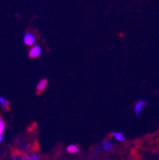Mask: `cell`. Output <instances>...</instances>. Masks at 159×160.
Returning a JSON list of instances; mask_svg holds the SVG:
<instances>
[{"instance_id":"9c48e42d","label":"cell","mask_w":159,"mask_h":160,"mask_svg":"<svg viewBox=\"0 0 159 160\" xmlns=\"http://www.w3.org/2000/svg\"><path fill=\"white\" fill-rule=\"evenodd\" d=\"M5 122L2 120L1 116H0V134H3V132L5 131Z\"/></svg>"},{"instance_id":"30bf717a","label":"cell","mask_w":159,"mask_h":160,"mask_svg":"<svg viewBox=\"0 0 159 160\" xmlns=\"http://www.w3.org/2000/svg\"><path fill=\"white\" fill-rule=\"evenodd\" d=\"M30 159H34V160H38V159H40V156H39L38 154H35V153H32V154H30L29 155Z\"/></svg>"},{"instance_id":"ba28073f","label":"cell","mask_w":159,"mask_h":160,"mask_svg":"<svg viewBox=\"0 0 159 160\" xmlns=\"http://www.w3.org/2000/svg\"><path fill=\"white\" fill-rule=\"evenodd\" d=\"M67 152L74 154V153H77L79 151V148L77 146H75V145H69L67 148Z\"/></svg>"},{"instance_id":"277c9868","label":"cell","mask_w":159,"mask_h":160,"mask_svg":"<svg viewBox=\"0 0 159 160\" xmlns=\"http://www.w3.org/2000/svg\"><path fill=\"white\" fill-rule=\"evenodd\" d=\"M47 84H48V81H47V79H46V78L41 79V80H40V82H39L38 85H37V88H36L37 94H41V93L45 90V88L47 87Z\"/></svg>"},{"instance_id":"5b68a950","label":"cell","mask_w":159,"mask_h":160,"mask_svg":"<svg viewBox=\"0 0 159 160\" xmlns=\"http://www.w3.org/2000/svg\"><path fill=\"white\" fill-rule=\"evenodd\" d=\"M0 105H1V108L3 109H6V110H10V107H9V101L2 98L1 96H0Z\"/></svg>"},{"instance_id":"8992f818","label":"cell","mask_w":159,"mask_h":160,"mask_svg":"<svg viewBox=\"0 0 159 160\" xmlns=\"http://www.w3.org/2000/svg\"><path fill=\"white\" fill-rule=\"evenodd\" d=\"M112 136H113V138L116 141H118V142H124L126 140L125 136L121 132H113L112 133Z\"/></svg>"},{"instance_id":"8fae6325","label":"cell","mask_w":159,"mask_h":160,"mask_svg":"<svg viewBox=\"0 0 159 160\" xmlns=\"http://www.w3.org/2000/svg\"><path fill=\"white\" fill-rule=\"evenodd\" d=\"M2 142H3V136H2V134H0V143Z\"/></svg>"},{"instance_id":"52a82bcc","label":"cell","mask_w":159,"mask_h":160,"mask_svg":"<svg viewBox=\"0 0 159 160\" xmlns=\"http://www.w3.org/2000/svg\"><path fill=\"white\" fill-rule=\"evenodd\" d=\"M102 148H104L105 150H107V151L112 150L113 143L111 142H109V141H104V142H102Z\"/></svg>"},{"instance_id":"6da1fadb","label":"cell","mask_w":159,"mask_h":160,"mask_svg":"<svg viewBox=\"0 0 159 160\" xmlns=\"http://www.w3.org/2000/svg\"><path fill=\"white\" fill-rule=\"evenodd\" d=\"M147 105V100H138L137 102H136V105H135L134 107V112L135 114H136L137 116H140L141 113H142V111L144 110V108Z\"/></svg>"},{"instance_id":"3957f363","label":"cell","mask_w":159,"mask_h":160,"mask_svg":"<svg viewBox=\"0 0 159 160\" xmlns=\"http://www.w3.org/2000/svg\"><path fill=\"white\" fill-rule=\"evenodd\" d=\"M23 43L27 46H32L35 43V37L30 32H27L23 36Z\"/></svg>"},{"instance_id":"7a4b0ae2","label":"cell","mask_w":159,"mask_h":160,"mask_svg":"<svg viewBox=\"0 0 159 160\" xmlns=\"http://www.w3.org/2000/svg\"><path fill=\"white\" fill-rule=\"evenodd\" d=\"M41 54H42L41 47H40V46H38V45H36V46H34V47L31 48V49L29 50V53H28L29 57H30V58H32V59L38 58Z\"/></svg>"}]
</instances>
